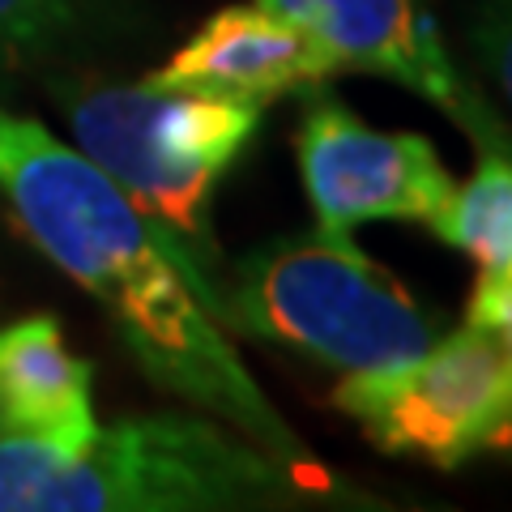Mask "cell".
Instances as JSON below:
<instances>
[{
	"instance_id": "4fadbf2b",
	"label": "cell",
	"mask_w": 512,
	"mask_h": 512,
	"mask_svg": "<svg viewBox=\"0 0 512 512\" xmlns=\"http://www.w3.org/2000/svg\"><path fill=\"white\" fill-rule=\"evenodd\" d=\"M470 325L487 329L512 355V278H478V291L470 299Z\"/></svg>"
},
{
	"instance_id": "52a82bcc",
	"label": "cell",
	"mask_w": 512,
	"mask_h": 512,
	"mask_svg": "<svg viewBox=\"0 0 512 512\" xmlns=\"http://www.w3.org/2000/svg\"><path fill=\"white\" fill-rule=\"evenodd\" d=\"M256 5L316 39L342 73L363 69L389 77L436 103L474 141L478 154L512 158L508 120L457 73L436 22L419 0H256Z\"/></svg>"
},
{
	"instance_id": "8fae6325",
	"label": "cell",
	"mask_w": 512,
	"mask_h": 512,
	"mask_svg": "<svg viewBox=\"0 0 512 512\" xmlns=\"http://www.w3.org/2000/svg\"><path fill=\"white\" fill-rule=\"evenodd\" d=\"M73 0H0V52H39L73 26Z\"/></svg>"
},
{
	"instance_id": "8992f818",
	"label": "cell",
	"mask_w": 512,
	"mask_h": 512,
	"mask_svg": "<svg viewBox=\"0 0 512 512\" xmlns=\"http://www.w3.org/2000/svg\"><path fill=\"white\" fill-rule=\"evenodd\" d=\"M299 171L320 231L350 235L363 222H427L448 210L457 180L419 133H380L325 82L312 86L299 133Z\"/></svg>"
},
{
	"instance_id": "3957f363",
	"label": "cell",
	"mask_w": 512,
	"mask_h": 512,
	"mask_svg": "<svg viewBox=\"0 0 512 512\" xmlns=\"http://www.w3.org/2000/svg\"><path fill=\"white\" fill-rule=\"evenodd\" d=\"M222 325L316 363L367 372L423 355L431 320L350 235L312 231L256 248L222 291Z\"/></svg>"
},
{
	"instance_id": "5b68a950",
	"label": "cell",
	"mask_w": 512,
	"mask_h": 512,
	"mask_svg": "<svg viewBox=\"0 0 512 512\" xmlns=\"http://www.w3.org/2000/svg\"><path fill=\"white\" fill-rule=\"evenodd\" d=\"M333 406L384 453L457 470L512 444V355L466 320L414 359L346 372Z\"/></svg>"
},
{
	"instance_id": "7a4b0ae2",
	"label": "cell",
	"mask_w": 512,
	"mask_h": 512,
	"mask_svg": "<svg viewBox=\"0 0 512 512\" xmlns=\"http://www.w3.org/2000/svg\"><path fill=\"white\" fill-rule=\"evenodd\" d=\"M333 491L363 504L325 470L291 466L231 423L141 414L99 427L82 448L0 436V512H218L325 504Z\"/></svg>"
},
{
	"instance_id": "6da1fadb",
	"label": "cell",
	"mask_w": 512,
	"mask_h": 512,
	"mask_svg": "<svg viewBox=\"0 0 512 512\" xmlns=\"http://www.w3.org/2000/svg\"><path fill=\"white\" fill-rule=\"evenodd\" d=\"M0 197L47 261L107 308L154 384L244 431L291 466L312 448L261 393L222 325V291L77 146L0 107Z\"/></svg>"
},
{
	"instance_id": "277c9868",
	"label": "cell",
	"mask_w": 512,
	"mask_h": 512,
	"mask_svg": "<svg viewBox=\"0 0 512 512\" xmlns=\"http://www.w3.org/2000/svg\"><path fill=\"white\" fill-rule=\"evenodd\" d=\"M60 99L77 150L210 274V197L261 133L265 103L180 94L146 82L82 86Z\"/></svg>"
},
{
	"instance_id": "9c48e42d",
	"label": "cell",
	"mask_w": 512,
	"mask_h": 512,
	"mask_svg": "<svg viewBox=\"0 0 512 512\" xmlns=\"http://www.w3.org/2000/svg\"><path fill=\"white\" fill-rule=\"evenodd\" d=\"M90 363L64 346L56 316H22L0 329V436H30L82 448L94 419Z\"/></svg>"
},
{
	"instance_id": "ba28073f",
	"label": "cell",
	"mask_w": 512,
	"mask_h": 512,
	"mask_svg": "<svg viewBox=\"0 0 512 512\" xmlns=\"http://www.w3.org/2000/svg\"><path fill=\"white\" fill-rule=\"evenodd\" d=\"M338 73V60L299 26L274 18L261 5H227L163 69H154L146 86L269 103L291 90H312Z\"/></svg>"
},
{
	"instance_id": "7c38bea8",
	"label": "cell",
	"mask_w": 512,
	"mask_h": 512,
	"mask_svg": "<svg viewBox=\"0 0 512 512\" xmlns=\"http://www.w3.org/2000/svg\"><path fill=\"white\" fill-rule=\"evenodd\" d=\"M470 35L487 73L495 77V86L504 90V99L512 107V0H483L474 13Z\"/></svg>"
},
{
	"instance_id": "30bf717a",
	"label": "cell",
	"mask_w": 512,
	"mask_h": 512,
	"mask_svg": "<svg viewBox=\"0 0 512 512\" xmlns=\"http://www.w3.org/2000/svg\"><path fill=\"white\" fill-rule=\"evenodd\" d=\"M436 231L474 256L478 278H512V158L478 154L474 175L457 184Z\"/></svg>"
}]
</instances>
